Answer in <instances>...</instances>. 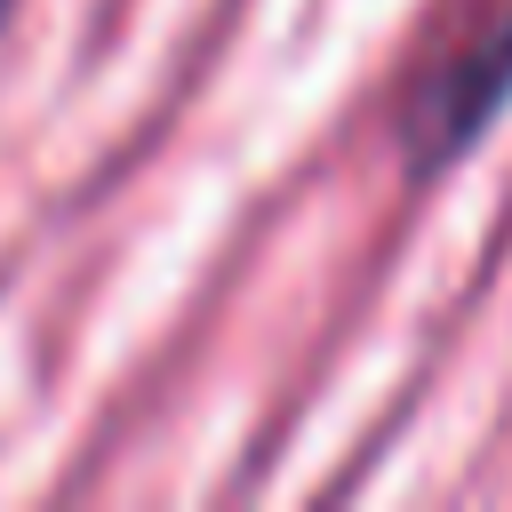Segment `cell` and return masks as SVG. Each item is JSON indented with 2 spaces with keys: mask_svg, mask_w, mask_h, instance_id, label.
Wrapping results in <instances>:
<instances>
[{
  "mask_svg": "<svg viewBox=\"0 0 512 512\" xmlns=\"http://www.w3.org/2000/svg\"><path fill=\"white\" fill-rule=\"evenodd\" d=\"M504 96H512V0H504V16H496L456 64H440V80L416 96V112H408L416 160H424V168H432V160H456V152L496 120Z\"/></svg>",
  "mask_w": 512,
  "mask_h": 512,
  "instance_id": "1",
  "label": "cell"
},
{
  "mask_svg": "<svg viewBox=\"0 0 512 512\" xmlns=\"http://www.w3.org/2000/svg\"><path fill=\"white\" fill-rule=\"evenodd\" d=\"M0 16H8V0H0Z\"/></svg>",
  "mask_w": 512,
  "mask_h": 512,
  "instance_id": "2",
  "label": "cell"
}]
</instances>
